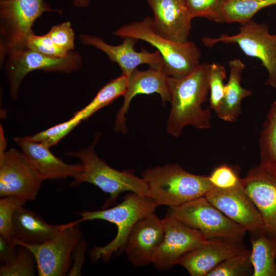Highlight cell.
<instances>
[{
    "label": "cell",
    "mask_w": 276,
    "mask_h": 276,
    "mask_svg": "<svg viewBox=\"0 0 276 276\" xmlns=\"http://www.w3.org/2000/svg\"><path fill=\"white\" fill-rule=\"evenodd\" d=\"M210 69L211 64L202 63L183 78L169 77L171 104L166 125L169 134L179 136L187 125L199 129L211 127V109L202 107L210 93Z\"/></svg>",
    "instance_id": "1"
},
{
    "label": "cell",
    "mask_w": 276,
    "mask_h": 276,
    "mask_svg": "<svg viewBox=\"0 0 276 276\" xmlns=\"http://www.w3.org/2000/svg\"><path fill=\"white\" fill-rule=\"evenodd\" d=\"M142 176L157 206L181 205L204 196L214 187L209 176L190 173L177 163L148 168Z\"/></svg>",
    "instance_id": "2"
},
{
    "label": "cell",
    "mask_w": 276,
    "mask_h": 276,
    "mask_svg": "<svg viewBox=\"0 0 276 276\" xmlns=\"http://www.w3.org/2000/svg\"><path fill=\"white\" fill-rule=\"evenodd\" d=\"M155 201L149 196L133 192L127 194L119 204L109 209L97 211H85L78 214L81 218L78 223L96 219L114 224L117 233L114 239L105 245L95 246L89 251L92 262L99 260L108 261L114 253L123 251L127 237L134 224L142 218L155 212Z\"/></svg>",
    "instance_id": "3"
},
{
    "label": "cell",
    "mask_w": 276,
    "mask_h": 276,
    "mask_svg": "<svg viewBox=\"0 0 276 276\" xmlns=\"http://www.w3.org/2000/svg\"><path fill=\"white\" fill-rule=\"evenodd\" d=\"M151 21L152 18L147 16L141 21L125 24L113 34L147 42L160 53L163 70L168 76L177 79L185 77L200 64V50L193 41L177 42L160 36L152 28Z\"/></svg>",
    "instance_id": "4"
},
{
    "label": "cell",
    "mask_w": 276,
    "mask_h": 276,
    "mask_svg": "<svg viewBox=\"0 0 276 276\" xmlns=\"http://www.w3.org/2000/svg\"><path fill=\"white\" fill-rule=\"evenodd\" d=\"M100 135V133L96 134L93 143L88 147L66 153L79 158L83 166V170L73 178L71 186H77L82 182L96 186L109 195L106 206L115 202L119 195L126 191L149 196L148 185L142 177H137L133 171L114 169L99 158L94 148Z\"/></svg>",
    "instance_id": "5"
},
{
    "label": "cell",
    "mask_w": 276,
    "mask_h": 276,
    "mask_svg": "<svg viewBox=\"0 0 276 276\" xmlns=\"http://www.w3.org/2000/svg\"><path fill=\"white\" fill-rule=\"evenodd\" d=\"M169 215L201 232L208 239L243 241L247 231L214 206L205 196L170 207Z\"/></svg>",
    "instance_id": "6"
},
{
    "label": "cell",
    "mask_w": 276,
    "mask_h": 276,
    "mask_svg": "<svg viewBox=\"0 0 276 276\" xmlns=\"http://www.w3.org/2000/svg\"><path fill=\"white\" fill-rule=\"evenodd\" d=\"M55 11L44 0H1V55L26 48L32 27L43 13Z\"/></svg>",
    "instance_id": "7"
},
{
    "label": "cell",
    "mask_w": 276,
    "mask_h": 276,
    "mask_svg": "<svg viewBox=\"0 0 276 276\" xmlns=\"http://www.w3.org/2000/svg\"><path fill=\"white\" fill-rule=\"evenodd\" d=\"M204 45L212 47L219 42L237 44L247 56L259 59L268 72L266 85L276 89V34L269 33L268 26L252 19L241 24L234 35L222 34L217 38L204 37Z\"/></svg>",
    "instance_id": "8"
},
{
    "label": "cell",
    "mask_w": 276,
    "mask_h": 276,
    "mask_svg": "<svg viewBox=\"0 0 276 276\" xmlns=\"http://www.w3.org/2000/svg\"><path fill=\"white\" fill-rule=\"evenodd\" d=\"M7 141L0 129V196H13L27 201L35 199L44 181L22 151L6 150Z\"/></svg>",
    "instance_id": "9"
},
{
    "label": "cell",
    "mask_w": 276,
    "mask_h": 276,
    "mask_svg": "<svg viewBox=\"0 0 276 276\" xmlns=\"http://www.w3.org/2000/svg\"><path fill=\"white\" fill-rule=\"evenodd\" d=\"M76 221L51 240L43 243L30 245L20 243L33 255L39 276H63L70 270L73 253L82 239V232Z\"/></svg>",
    "instance_id": "10"
},
{
    "label": "cell",
    "mask_w": 276,
    "mask_h": 276,
    "mask_svg": "<svg viewBox=\"0 0 276 276\" xmlns=\"http://www.w3.org/2000/svg\"><path fill=\"white\" fill-rule=\"evenodd\" d=\"M8 55L6 70L10 96L14 99L17 96L21 81L29 73L37 70L69 73L79 67L81 63L80 56L73 51L66 57H51L25 48L15 50Z\"/></svg>",
    "instance_id": "11"
},
{
    "label": "cell",
    "mask_w": 276,
    "mask_h": 276,
    "mask_svg": "<svg viewBox=\"0 0 276 276\" xmlns=\"http://www.w3.org/2000/svg\"><path fill=\"white\" fill-rule=\"evenodd\" d=\"M164 236L151 264L159 270H168L177 264L186 254L202 245L208 238L167 213L162 219Z\"/></svg>",
    "instance_id": "12"
},
{
    "label": "cell",
    "mask_w": 276,
    "mask_h": 276,
    "mask_svg": "<svg viewBox=\"0 0 276 276\" xmlns=\"http://www.w3.org/2000/svg\"><path fill=\"white\" fill-rule=\"evenodd\" d=\"M242 185L261 215L264 231L276 239V173L259 164L242 178Z\"/></svg>",
    "instance_id": "13"
},
{
    "label": "cell",
    "mask_w": 276,
    "mask_h": 276,
    "mask_svg": "<svg viewBox=\"0 0 276 276\" xmlns=\"http://www.w3.org/2000/svg\"><path fill=\"white\" fill-rule=\"evenodd\" d=\"M204 196L225 216L244 227L250 235L264 229L261 215L245 191L242 180L240 184L233 188L221 189L214 187Z\"/></svg>",
    "instance_id": "14"
},
{
    "label": "cell",
    "mask_w": 276,
    "mask_h": 276,
    "mask_svg": "<svg viewBox=\"0 0 276 276\" xmlns=\"http://www.w3.org/2000/svg\"><path fill=\"white\" fill-rule=\"evenodd\" d=\"M163 220L152 212L140 219L131 230L123 251L135 267L152 263L164 236Z\"/></svg>",
    "instance_id": "15"
},
{
    "label": "cell",
    "mask_w": 276,
    "mask_h": 276,
    "mask_svg": "<svg viewBox=\"0 0 276 276\" xmlns=\"http://www.w3.org/2000/svg\"><path fill=\"white\" fill-rule=\"evenodd\" d=\"M152 9L151 25L160 36L180 43L189 41L193 19L183 0H146Z\"/></svg>",
    "instance_id": "16"
},
{
    "label": "cell",
    "mask_w": 276,
    "mask_h": 276,
    "mask_svg": "<svg viewBox=\"0 0 276 276\" xmlns=\"http://www.w3.org/2000/svg\"><path fill=\"white\" fill-rule=\"evenodd\" d=\"M79 38L84 44L91 45L105 53L110 60L119 64L122 75L128 78L140 64H147L151 67L163 68V59L157 51L150 53L144 48L140 52L134 50L138 40L136 38L125 37L121 44L112 45L96 36L82 34Z\"/></svg>",
    "instance_id": "17"
},
{
    "label": "cell",
    "mask_w": 276,
    "mask_h": 276,
    "mask_svg": "<svg viewBox=\"0 0 276 276\" xmlns=\"http://www.w3.org/2000/svg\"><path fill=\"white\" fill-rule=\"evenodd\" d=\"M242 241L208 239L184 255L177 264L184 267L191 276H206L226 259L246 250L247 248Z\"/></svg>",
    "instance_id": "18"
},
{
    "label": "cell",
    "mask_w": 276,
    "mask_h": 276,
    "mask_svg": "<svg viewBox=\"0 0 276 276\" xmlns=\"http://www.w3.org/2000/svg\"><path fill=\"white\" fill-rule=\"evenodd\" d=\"M168 79L169 76L165 73L162 67H149L146 71L134 70L128 78L126 90L123 95V103L117 113L114 129L117 131H126L125 114L132 99L137 95L156 93L160 96L163 104L170 102Z\"/></svg>",
    "instance_id": "19"
},
{
    "label": "cell",
    "mask_w": 276,
    "mask_h": 276,
    "mask_svg": "<svg viewBox=\"0 0 276 276\" xmlns=\"http://www.w3.org/2000/svg\"><path fill=\"white\" fill-rule=\"evenodd\" d=\"M20 148L35 171L44 180L76 177L83 170L81 163L69 164L54 155L49 148L28 136L15 137Z\"/></svg>",
    "instance_id": "20"
},
{
    "label": "cell",
    "mask_w": 276,
    "mask_h": 276,
    "mask_svg": "<svg viewBox=\"0 0 276 276\" xmlns=\"http://www.w3.org/2000/svg\"><path fill=\"white\" fill-rule=\"evenodd\" d=\"M69 224H50L35 212L20 206L13 217V241L17 246L40 244L53 238Z\"/></svg>",
    "instance_id": "21"
},
{
    "label": "cell",
    "mask_w": 276,
    "mask_h": 276,
    "mask_svg": "<svg viewBox=\"0 0 276 276\" xmlns=\"http://www.w3.org/2000/svg\"><path fill=\"white\" fill-rule=\"evenodd\" d=\"M229 76L225 85L224 95L219 110L218 117L226 122H235L241 113L242 100L252 95V92L241 85L242 73L245 68L239 59L230 60L228 62Z\"/></svg>",
    "instance_id": "22"
},
{
    "label": "cell",
    "mask_w": 276,
    "mask_h": 276,
    "mask_svg": "<svg viewBox=\"0 0 276 276\" xmlns=\"http://www.w3.org/2000/svg\"><path fill=\"white\" fill-rule=\"evenodd\" d=\"M252 276H276V239L264 229L251 235Z\"/></svg>",
    "instance_id": "23"
},
{
    "label": "cell",
    "mask_w": 276,
    "mask_h": 276,
    "mask_svg": "<svg viewBox=\"0 0 276 276\" xmlns=\"http://www.w3.org/2000/svg\"><path fill=\"white\" fill-rule=\"evenodd\" d=\"M128 78L122 75L112 79L97 93L93 99L84 108L76 112L73 117L82 121L90 117L101 108L108 105L126 91Z\"/></svg>",
    "instance_id": "24"
},
{
    "label": "cell",
    "mask_w": 276,
    "mask_h": 276,
    "mask_svg": "<svg viewBox=\"0 0 276 276\" xmlns=\"http://www.w3.org/2000/svg\"><path fill=\"white\" fill-rule=\"evenodd\" d=\"M260 164L276 173V100L271 105L259 139Z\"/></svg>",
    "instance_id": "25"
},
{
    "label": "cell",
    "mask_w": 276,
    "mask_h": 276,
    "mask_svg": "<svg viewBox=\"0 0 276 276\" xmlns=\"http://www.w3.org/2000/svg\"><path fill=\"white\" fill-rule=\"evenodd\" d=\"M276 5V0H227L223 11L225 22L245 23L264 8Z\"/></svg>",
    "instance_id": "26"
},
{
    "label": "cell",
    "mask_w": 276,
    "mask_h": 276,
    "mask_svg": "<svg viewBox=\"0 0 276 276\" xmlns=\"http://www.w3.org/2000/svg\"><path fill=\"white\" fill-rule=\"evenodd\" d=\"M14 255L1 265V276H33L37 266L34 257L27 247L19 245Z\"/></svg>",
    "instance_id": "27"
},
{
    "label": "cell",
    "mask_w": 276,
    "mask_h": 276,
    "mask_svg": "<svg viewBox=\"0 0 276 276\" xmlns=\"http://www.w3.org/2000/svg\"><path fill=\"white\" fill-rule=\"evenodd\" d=\"M250 250L226 259L208 273L206 276H252L254 270Z\"/></svg>",
    "instance_id": "28"
},
{
    "label": "cell",
    "mask_w": 276,
    "mask_h": 276,
    "mask_svg": "<svg viewBox=\"0 0 276 276\" xmlns=\"http://www.w3.org/2000/svg\"><path fill=\"white\" fill-rule=\"evenodd\" d=\"M193 18L203 17L216 23L225 22L223 8L227 0H183Z\"/></svg>",
    "instance_id": "29"
},
{
    "label": "cell",
    "mask_w": 276,
    "mask_h": 276,
    "mask_svg": "<svg viewBox=\"0 0 276 276\" xmlns=\"http://www.w3.org/2000/svg\"><path fill=\"white\" fill-rule=\"evenodd\" d=\"M28 201L16 196H9L0 199V235L9 240H13V217L15 211L24 206Z\"/></svg>",
    "instance_id": "30"
},
{
    "label": "cell",
    "mask_w": 276,
    "mask_h": 276,
    "mask_svg": "<svg viewBox=\"0 0 276 276\" xmlns=\"http://www.w3.org/2000/svg\"><path fill=\"white\" fill-rule=\"evenodd\" d=\"M81 122L73 116L67 121L28 137L50 148L56 145Z\"/></svg>",
    "instance_id": "31"
},
{
    "label": "cell",
    "mask_w": 276,
    "mask_h": 276,
    "mask_svg": "<svg viewBox=\"0 0 276 276\" xmlns=\"http://www.w3.org/2000/svg\"><path fill=\"white\" fill-rule=\"evenodd\" d=\"M225 68L221 64H211L209 75L210 108L216 113L220 106L224 95L225 85L223 80L226 78Z\"/></svg>",
    "instance_id": "32"
},
{
    "label": "cell",
    "mask_w": 276,
    "mask_h": 276,
    "mask_svg": "<svg viewBox=\"0 0 276 276\" xmlns=\"http://www.w3.org/2000/svg\"><path fill=\"white\" fill-rule=\"evenodd\" d=\"M209 178L214 187L221 189L235 187L241 183L242 180L237 167L227 164H222L215 168L209 176Z\"/></svg>",
    "instance_id": "33"
},
{
    "label": "cell",
    "mask_w": 276,
    "mask_h": 276,
    "mask_svg": "<svg viewBox=\"0 0 276 276\" xmlns=\"http://www.w3.org/2000/svg\"><path fill=\"white\" fill-rule=\"evenodd\" d=\"M26 48L51 57H66L71 52L65 51L57 47L48 34L41 36L32 34L26 41Z\"/></svg>",
    "instance_id": "34"
},
{
    "label": "cell",
    "mask_w": 276,
    "mask_h": 276,
    "mask_svg": "<svg viewBox=\"0 0 276 276\" xmlns=\"http://www.w3.org/2000/svg\"><path fill=\"white\" fill-rule=\"evenodd\" d=\"M47 34L57 47L68 52L73 51L74 33L69 21L52 27Z\"/></svg>",
    "instance_id": "35"
},
{
    "label": "cell",
    "mask_w": 276,
    "mask_h": 276,
    "mask_svg": "<svg viewBox=\"0 0 276 276\" xmlns=\"http://www.w3.org/2000/svg\"><path fill=\"white\" fill-rule=\"evenodd\" d=\"M87 244L85 240L81 239L76 245L73 253L72 267L67 273L68 275H80L84 263Z\"/></svg>",
    "instance_id": "36"
},
{
    "label": "cell",
    "mask_w": 276,
    "mask_h": 276,
    "mask_svg": "<svg viewBox=\"0 0 276 276\" xmlns=\"http://www.w3.org/2000/svg\"><path fill=\"white\" fill-rule=\"evenodd\" d=\"M16 245L13 240H9L0 236V261L1 265L6 263L15 253Z\"/></svg>",
    "instance_id": "37"
},
{
    "label": "cell",
    "mask_w": 276,
    "mask_h": 276,
    "mask_svg": "<svg viewBox=\"0 0 276 276\" xmlns=\"http://www.w3.org/2000/svg\"><path fill=\"white\" fill-rule=\"evenodd\" d=\"M74 3L77 7H86L89 5V0H74Z\"/></svg>",
    "instance_id": "38"
},
{
    "label": "cell",
    "mask_w": 276,
    "mask_h": 276,
    "mask_svg": "<svg viewBox=\"0 0 276 276\" xmlns=\"http://www.w3.org/2000/svg\"><path fill=\"white\" fill-rule=\"evenodd\" d=\"M275 266H276V260H275Z\"/></svg>",
    "instance_id": "39"
}]
</instances>
